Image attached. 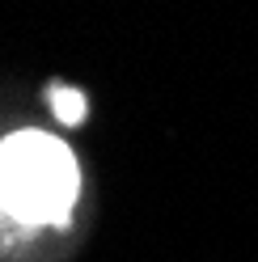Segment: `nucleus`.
<instances>
[{"instance_id":"f257e3e1","label":"nucleus","mask_w":258,"mask_h":262,"mask_svg":"<svg viewBox=\"0 0 258 262\" xmlns=\"http://www.w3.org/2000/svg\"><path fill=\"white\" fill-rule=\"evenodd\" d=\"M80 194V169L68 144L47 131L0 140V207L26 228H63Z\"/></svg>"},{"instance_id":"f03ea898","label":"nucleus","mask_w":258,"mask_h":262,"mask_svg":"<svg viewBox=\"0 0 258 262\" xmlns=\"http://www.w3.org/2000/svg\"><path fill=\"white\" fill-rule=\"evenodd\" d=\"M47 102H51V110H55V119H59V123H68V127L85 123V110H89V102H85V93H80V89L55 85V89H47Z\"/></svg>"},{"instance_id":"7ed1b4c3","label":"nucleus","mask_w":258,"mask_h":262,"mask_svg":"<svg viewBox=\"0 0 258 262\" xmlns=\"http://www.w3.org/2000/svg\"><path fill=\"white\" fill-rule=\"evenodd\" d=\"M30 233H34V228H26L22 220H13L5 207H0V245H22Z\"/></svg>"}]
</instances>
